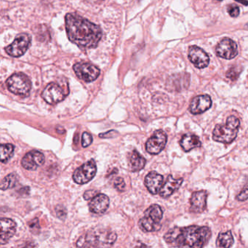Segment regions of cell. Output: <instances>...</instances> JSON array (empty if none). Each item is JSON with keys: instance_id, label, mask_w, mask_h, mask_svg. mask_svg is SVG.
<instances>
[{"instance_id": "1", "label": "cell", "mask_w": 248, "mask_h": 248, "mask_svg": "<svg viewBox=\"0 0 248 248\" xmlns=\"http://www.w3.org/2000/svg\"><path fill=\"white\" fill-rule=\"evenodd\" d=\"M65 21L66 33L71 42L81 48L97 47L102 37V31L98 26L76 14H67Z\"/></svg>"}, {"instance_id": "2", "label": "cell", "mask_w": 248, "mask_h": 248, "mask_svg": "<svg viewBox=\"0 0 248 248\" xmlns=\"http://www.w3.org/2000/svg\"><path fill=\"white\" fill-rule=\"evenodd\" d=\"M211 234V231L207 226L174 227L165 233L164 239L167 243L173 246L200 248L208 242Z\"/></svg>"}, {"instance_id": "3", "label": "cell", "mask_w": 248, "mask_h": 248, "mask_svg": "<svg viewBox=\"0 0 248 248\" xmlns=\"http://www.w3.org/2000/svg\"><path fill=\"white\" fill-rule=\"evenodd\" d=\"M117 239V234L111 231H93L81 236L77 246L83 248L111 246Z\"/></svg>"}, {"instance_id": "4", "label": "cell", "mask_w": 248, "mask_h": 248, "mask_svg": "<svg viewBox=\"0 0 248 248\" xmlns=\"http://www.w3.org/2000/svg\"><path fill=\"white\" fill-rule=\"evenodd\" d=\"M240 121L235 116L228 117L226 124H217L213 132L215 141L231 143L234 140L239 131Z\"/></svg>"}, {"instance_id": "5", "label": "cell", "mask_w": 248, "mask_h": 248, "mask_svg": "<svg viewBox=\"0 0 248 248\" xmlns=\"http://www.w3.org/2000/svg\"><path fill=\"white\" fill-rule=\"evenodd\" d=\"M8 90L16 95H27L31 91V82L27 75L16 73L8 78L6 82Z\"/></svg>"}, {"instance_id": "6", "label": "cell", "mask_w": 248, "mask_h": 248, "mask_svg": "<svg viewBox=\"0 0 248 248\" xmlns=\"http://www.w3.org/2000/svg\"><path fill=\"white\" fill-rule=\"evenodd\" d=\"M69 92V90L65 89L64 87L62 85L56 82H52L45 88L42 93V98L47 104L53 105L63 101Z\"/></svg>"}, {"instance_id": "7", "label": "cell", "mask_w": 248, "mask_h": 248, "mask_svg": "<svg viewBox=\"0 0 248 248\" xmlns=\"http://www.w3.org/2000/svg\"><path fill=\"white\" fill-rule=\"evenodd\" d=\"M31 41V37L29 34L25 33L18 34L14 43L5 48V51L12 57H21L30 47Z\"/></svg>"}, {"instance_id": "8", "label": "cell", "mask_w": 248, "mask_h": 248, "mask_svg": "<svg viewBox=\"0 0 248 248\" xmlns=\"http://www.w3.org/2000/svg\"><path fill=\"white\" fill-rule=\"evenodd\" d=\"M96 172V163L93 159H91L75 171L73 174L74 181L78 184H87L95 177Z\"/></svg>"}, {"instance_id": "9", "label": "cell", "mask_w": 248, "mask_h": 248, "mask_svg": "<svg viewBox=\"0 0 248 248\" xmlns=\"http://www.w3.org/2000/svg\"><path fill=\"white\" fill-rule=\"evenodd\" d=\"M74 71L79 79L86 82L95 80L100 75L99 69L88 63H76L74 66Z\"/></svg>"}, {"instance_id": "10", "label": "cell", "mask_w": 248, "mask_h": 248, "mask_svg": "<svg viewBox=\"0 0 248 248\" xmlns=\"http://www.w3.org/2000/svg\"><path fill=\"white\" fill-rule=\"evenodd\" d=\"M167 140L166 133L163 130H156L146 142V151L151 155H158L165 149Z\"/></svg>"}, {"instance_id": "11", "label": "cell", "mask_w": 248, "mask_h": 248, "mask_svg": "<svg viewBox=\"0 0 248 248\" xmlns=\"http://www.w3.org/2000/svg\"><path fill=\"white\" fill-rule=\"evenodd\" d=\"M216 52L219 57L230 60L237 56V45L231 39L224 38L217 45Z\"/></svg>"}, {"instance_id": "12", "label": "cell", "mask_w": 248, "mask_h": 248, "mask_svg": "<svg viewBox=\"0 0 248 248\" xmlns=\"http://www.w3.org/2000/svg\"><path fill=\"white\" fill-rule=\"evenodd\" d=\"M45 162V156L38 151H31L28 152L21 160V165L27 170H36Z\"/></svg>"}, {"instance_id": "13", "label": "cell", "mask_w": 248, "mask_h": 248, "mask_svg": "<svg viewBox=\"0 0 248 248\" xmlns=\"http://www.w3.org/2000/svg\"><path fill=\"white\" fill-rule=\"evenodd\" d=\"M188 59L194 66L198 69H204L210 63L208 55L197 46H191L189 47Z\"/></svg>"}, {"instance_id": "14", "label": "cell", "mask_w": 248, "mask_h": 248, "mask_svg": "<svg viewBox=\"0 0 248 248\" xmlns=\"http://www.w3.org/2000/svg\"><path fill=\"white\" fill-rule=\"evenodd\" d=\"M207 192L204 190L195 191L190 200V211L191 213H201L207 207Z\"/></svg>"}, {"instance_id": "15", "label": "cell", "mask_w": 248, "mask_h": 248, "mask_svg": "<svg viewBox=\"0 0 248 248\" xmlns=\"http://www.w3.org/2000/svg\"><path fill=\"white\" fill-rule=\"evenodd\" d=\"M212 100L208 95H201L195 97L190 104L189 111L192 114H200L211 107Z\"/></svg>"}, {"instance_id": "16", "label": "cell", "mask_w": 248, "mask_h": 248, "mask_svg": "<svg viewBox=\"0 0 248 248\" xmlns=\"http://www.w3.org/2000/svg\"><path fill=\"white\" fill-rule=\"evenodd\" d=\"M16 223L14 220L9 218L1 219V233L0 242L1 245L8 243V241L14 236L16 232Z\"/></svg>"}, {"instance_id": "17", "label": "cell", "mask_w": 248, "mask_h": 248, "mask_svg": "<svg viewBox=\"0 0 248 248\" xmlns=\"http://www.w3.org/2000/svg\"><path fill=\"white\" fill-rule=\"evenodd\" d=\"M109 206V198L104 194H98L89 203L91 212L95 214H102L107 211Z\"/></svg>"}, {"instance_id": "18", "label": "cell", "mask_w": 248, "mask_h": 248, "mask_svg": "<svg viewBox=\"0 0 248 248\" xmlns=\"http://www.w3.org/2000/svg\"><path fill=\"white\" fill-rule=\"evenodd\" d=\"M145 185L152 194L159 192L163 186L164 178L162 175L156 172H151L145 178Z\"/></svg>"}, {"instance_id": "19", "label": "cell", "mask_w": 248, "mask_h": 248, "mask_svg": "<svg viewBox=\"0 0 248 248\" xmlns=\"http://www.w3.org/2000/svg\"><path fill=\"white\" fill-rule=\"evenodd\" d=\"M183 182H184V178L175 179L172 175H168L166 182L163 184L159 191V195L163 198H168L181 187Z\"/></svg>"}, {"instance_id": "20", "label": "cell", "mask_w": 248, "mask_h": 248, "mask_svg": "<svg viewBox=\"0 0 248 248\" xmlns=\"http://www.w3.org/2000/svg\"><path fill=\"white\" fill-rule=\"evenodd\" d=\"M180 145L184 152H187L195 148L200 147L202 146V143L198 136L188 133L183 136L180 141Z\"/></svg>"}, {"instance_id": "21", "label": "cell", "mask_w": 248, "mask_h": 248, "mask_svg": "<svg viewBox=\"0 0 248 248\" xmlns=\"http://www.w3.org/2000/svg\"><path fill=\"white\" fill-rule=\"evenodd\" d=\"M139 227L144 232H156L161 229V224L144 216L139 221Z\"/></svg>"}, {"instance_id": "22", "label": "cell", "mask_w": 248, "mask_h": 248, "mask_svg": "<svg viewBox=\"0 0 248 248\" xmlns=\"http://www.w3.org/2000/svg\"><path fill=\"white\" fill-rule=\"evenodd\" d=\"M146 160L137 151L134 150L130 158V166L133 172H137L144 168Z\"/></svg>"}, {"instance_id": "23", "label": "cell", "mask_w": 248, "mask_h": 248, "mask_svg": "<svg viewBox=\"0 0 248 248\" xmlns=\"http://www.w3.org/2000/svg\"><path fill=\"white\" fill-rule=\"evenodd\" d=\"M233 237L231 231L220 232L216 241V245L218 248H230L233 245Z\"/></svg>"}, {"instance_id": "24", "label": "cell", "mask_w": 248, "mask_h": 248, "mask_svg": "<svg viewBox=\"0 0 248 248\" xmlns=\"http://www.w3.org/2000/svg\"><path fill=\"white\" fill-rule=\"evenodd\" d=\"M145 216L149 217L156 223H160L163 217V211L160 206L158 204H152L145 211Z\"/></svg>"}, {"instance_id": "25", "label": "cell", "mask_w": 248, "mask_h": 248, "mask_svg": "<svg viewBox=\"0 0 248 248\" xmlns=\"http://www.w3.org/2000/svg\"><path fill=\"white\" fill-rule=\"evenodd\" d=\"M14 154V146L11 143L1 145L0 148V155H1V162L2 163L9 161Z\"/></svg>"}, {"instance_id": "26", "label": "cell", "mask_w": 248, "mask_h": 248, "mask_svg": "<svg viewBox=\"0 0 248 248\" xmlns=\"http://www.w3.org/2000/svg\"><path fill=\"white\" fill-rule=\"evenodd\" d=\"M17 181H18V177L16 174H9L5 177L1 182V189L5 191L8 188H14L16 185Z\"/></svg>"}, {"instance_id": "27", "label": "cell", "mask_w": 248, "mask_h": 248, "mask_svg": "<svg viewBox=\"0 0 248 248\" xmlns=\"http://www.w3.org/2000/svg\"><path fill=\"white\" fill-rule=\"evenodd\" d=\"M93 137L90 133L85 132L82 136V146L83 147H88L92 143Z\"/></svg>"}, {"instance_id": "28", "label": "cell", "mask_w": 248, "mask_h": 248, "mask_svg": "<svg viewBox=\"0 0 248 248\" xmlns=\"http://www.w3.org/2000/svg\"><path fill=\"white\" fill-rule=\"evenodd\" d=\"M227 12L232 18H236L239 15V8L237 5H229L227 8Z\"/></svg>"}, {"instance_id": "29", "label": "cell", "mask_w": 248, "mask_h": 248, "mask_svg": "<svg viewBox=\"0 0 248 248\" xmlns=\"http://www.w3.org/2000/svg\"><path fill=\"white\" fill-rule=\"evenodd\" d=\"M248 199V183L246 185L244 186L242 188V191H240L237 197H236V200L238 201L243 202Z\"/></svg>"}, {"instance_id": "30", "label": "cell", "mask_w": 248, "mask_h": 248, "mask_svg": "<svg viewBox=\"0 0 248 248\" xmlns=\"http://www.w3.org/2000/svg\"><path fill=\"white\" fill-rule=\"evenodd\" d=\"M29 227L33 233H39L40 230V226L39 225L38 219L34 218L29 223Z\"/></svg>"}, {"instance_id": "31", "label": "cell", "mask_w": 248, "mask_h": 248, "mask_svg": "<svg viewBox=\"0 0 248 248\" xmlns=\"http://www.w3.org/2000/svg\"><path fill=\"white\" fill-rule=\"evenodd\" d=\"M114 186L119 191H124V188H125V183H124V179L123 178L118 177L114 181Z\"/></svg>"}, {"instance_id": "32", "label": "cell", "mask_w": 248, "mask_h": 248, "mask_svg": "<svg viewBox=\"0 0 248 248\" xmlns=\"http://www.w3.org/2000/svg\"><path fill=\"white\" fill-rule=\"evenodd\" d=\"M240 71L238 70L237 68L233 67L228 71L226 77L232 80H235L239 76Z\"/></svg>"}, {"instance_id": "33", "label": "cell", "mask_w": 248, "mask_h": 248, "mask_svg": "<svg viewBox=\"0 0 248 248\" xmlns=\"http://www.w3.org/2000/svg\"><path fill=\"white\" fill-rule=\"evenodd\" d=\"M56 214H57V216L60 218L63 219L66 216V208H65L63 206L59 205L56 207Z\"/></svg>"}, {"instance_id": "34", "label": "cell", "mask_w": 248, "mask_h": 248, "mask_svg": "<svg viewBox=\"0 0 248 248\" xmlns=\"http://www.w3.org/2000/svg\"><path fill=\"white\" fill-rule=\"evenodd\" d=\"M98 194V191L95 190H88V191H85L84 194V199L85 200H92L94 197Z\"/></svg>"}, {"instance_id": "35", "label": "cell", "mask_w": 248, "mask_h": 248, "mask_svg": "<svg viewBox=\"0 0 248 248\" xmlns=\"http://www.w3.org/2000/svg\"><path fill=\"white\" fill-rule=\"evenodd\" d=\"M116 133L117 132L115 130H111V131H108L106 133H102V134H100L99 136L102 139H108V138L114 137V136H116Z\"/></svg>"}, {"instance_id": "36", "label": "cell", "mask_w": 248, "mask_h": 248, "mask_svg": "<svg viewBox=\"0 0 248 248\" xmlns=\"http://www.w3.org/2000/svg\"><path fill=\"white\" fill-rule=\"evenodd\" d=\"M235 1L239 2V3L242 4V5H245V6H248V0H235Z\"/></svg>"}, {"instance_id": "37", "label": "cell", "mask_w": 248, "mask_h": 248, "mask_svg": "<svg viewBox=\"0 0 248 248\" xmlns=\"http://www.w3.org/2000/svg\"><path fill=\"white\" fill-rule=\"evenodd\" d=\"M93 1H102V0H93Z\"/></svg>"}, {"instance_id": "38", "label": "cell", "mask_w": 248, "mask_h": 248, "mask_svg": "<svg viewBox=\"0 0 248 248\" xmlns=\"http://www.w3.org/2000/svg\"><path fill=\"white\" fill-rule=\"evenodd\" d=\"M216 1H222V0H216Z\"/></svg>"}]
</instances>
